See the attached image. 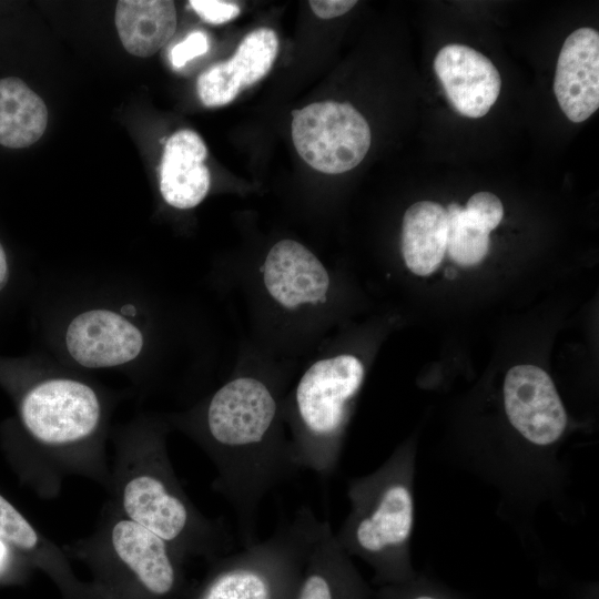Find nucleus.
I'll use <instances>...</instances> for the list:
<instances>
[{
    "mask_svg": "<svg viewBox=\"0 0 599 599\" xmlns=\"http://www.w3.org/2000/svg\"><path fill=\"white\" fill-rule=\"evenodd\" d=\"M278 405L262 380L236 377L212 396L205 425L220 471L217 488L234 512L241 542L257 541L263 499L300 470L291 444L276 436Z\"/></svg>",
    "mask_w": 599,
    "mask_h": 599,
    "instance_id": "obj_1",
    "label": "nucleus"
},
{
    "mask_svg": "<svg viewBox=\"0 0 599 599\" xmlns=\"http://www.w3.org/2000/svg\"><path fill=\"white\" fill-rule=\"evenodd\" d=\"M409 458L396 455L374 474L352 479L351 511L335 534L348 556L365 560L379 586L398 583L414 575L407 545L414 524Z\"/></svg>",
    "mask_w": 599,
    "mask_h": 599,
    "instance_id": "obj_2",
    "label": "nucleus"
},
{
    "mask_svg": "<svg viewBox=\"0 0 599 599\" xmlns=\"http://www.w3.org/2000/svg\"><path fill=\"white\" fill-rule=\"evenodd\" d=\"M364 379L361 361L347 354L314 363L295 393L297 433L291 444L295 464L328 479L337 468L349 403Z\"/></svg>",
    "mask_w": 599,
    "mask_h": 599,
    "instance_id": "obj_3",
    "label": "nucleus"
},
{
    "mask_svg": "<svg viewBox=\"0 0 599 599\" xmlns=\"http://www.w3.org/2000/svg\"><path fill=\"white\" fill-rule=\"evenodd\" d=\"M317 520L301 507L268 538L223 559L197 599H293Z\"/></svg>",
    "mask_w": 599,
    "mask_h": 599,
    "instance_id": "obj_4",
    "label": "nucleus"
},
{
    "mask_svg": "<svg viewBox=\"0 0 599 599\" xmlns=\"http://www.w3.org/2000/svg\"><path fill=\"white\" fill-rule=\"evenodd\" d=\"M292 140L313 169L339 174L356 167L369 150L365 118L349 103L324 101L292 112Z\"/></svg>",
    "mask_w": 599,
    "mask_h": 599,
    "instance_id": "obj_5",
    "label": "nucleus"
},
{
    "mask_svg": "<svg viewBox=\"0 0 599 599\" xmlns=\"http://www.w3.org/2000/svg\"><path fill=\"white\" fill-rule=\"evenodd\" d=\"M123 509L129 519L170 545H189L202 551L226 549L230 539L219 527L199 520L192 507L165 477L142 474L123 490Z\"/></svg>",
    "mask_w": 599,
    "mask_h": 599,
    "instance_id": "obj_6",
    "label": "nucleus"
},
{
    "mask_svg": "<svg viewBox=\"0 0 599 599\" xmlns=\"http://www.w3.org/2000/svg\"><path fill=\"white\" fill-rule=\"evenodd\" d=\"M26 429L45 445L62 446L90 436L101 417L94 390L68 378L47 379L28 389L20 403Z\"/></svg>",
    "mask_w": 599,
    "mask_h": 599,
    "instance_id": "obj_7",
    "label": "nucleus"
},
{
    "mask_svg": "<svg viewBox=\"0 0 599 599\" xmlns=\"http://www.w3.org/2000/svg\"><path fill=\"white\" fill-rule=\"evenodd\" d=\"M504 406L512 427L528 441L549 446L567 427V413L550 376L540 367L518 365L504 382Z\"/></svg>",
    "mask_w": 599,
    "mask_h": 599,
    "instance_id": "obj_8",
    "label": "nucleus"
},
{
    "mask_svg": "<svg viewBox=\"0 0 599 599\" xmlns=\"http://www.w3.org/2000/svg\"><path fill=\"white\" fill-rule=\"evenodd\" d=\"M65 346L81 366L113 367L133 361L140 354L143 336L122 315L98 308L83 312L70 322Z\"/></svg>",
    "mask_w": 599,
    "mask_h": 599,
    "instance_id": "obj_9",
    "label": "nucleus"
},
{
    "mask_svg": "<svg viewBox=\"0 0 599 599\" xmlns=\"http://www.w3.org/2000/svg\"><path fill=\"white\" fill-rule=\"evenodd\" d=\"M434 70L450 104L464 116H484L499 95L498 70L470 47L457 43L443 47L435 57Z\"/></svg>",
    "mask_w": 599,
    "mask_h": 599,
    "instance_id": "obj_10",
    "label": "nucleus"
},
{
    "mask_svg": "<svg viewBox=\"0 0 599 599\" xmlns=\"http://www.w3.org/2000/svg\"><path fill=\"white\" fill-rule=\"evenodd\" d=\"M373 591L338 546L328 521L317 520L293 599H370Z\"/></svg>",
    "mask_w": 599,
    "mask_h": 599,
    "instance_id": "obj_11",
    "label": "nucleus"
},
{
    "mask_svg": "<svg viewBox=\"0 0 599 599\" xmlns=\"http://www.w3.org/2000/svg\"><path fill=\"white\" fill-rule=\"evenodd\" d=\"M554 91L566 116L575 123L590 118L599 106V33L580 28L560 50Z\"/></svg>",
    "mask_w": 599,
    "mask_h": 599,
    "instance_id": "obj_12",
    "label": "nucleus"
},
{
    "mask_svg": "<svg viewBox=\"0 0 599 599\" xmlns=\"http://www.w3.org/2000/svg\"><path fill=\"white\" fill-rule=\"evenodd\" d=\"M278 39L274 30L260 28L250 32L234 55L211 65L197 78V94L205 106L231 103L245 88L263 79L276 59Z\"/></svg>",
    "mask_w": 599,
    "mask_h": 599,
    "instance_id": "obj_13",
    "label": "nucleus"
},
{
    "mask_svg": "<svg viewBox=\"0 0 599 599\" xmlns=\"http://www.w3.org/2000/svg\"><path fill=\"white\" fill-rule=\"evenodd\" d=\"M263 281L268 294L288 309L324 303L329 287L321 261L294 240H282L271 247L263 265Z\"/></svg>",
    "mask_w": 599,
    "mask_h": 599,
    "instance_id": "obj_14",
    "label": "nucleus"
},
{
    "mask_svg": "<svg viewBox=\"0 0 599 599\" xmlns=\"http://www.w3.org/2000/svg\"><path fill=\"white\" fill-rule=\"evenodd\" d=\"M206 155V145L194 131L180 130L169 138L160 167V191L167 204L185 210L203 201L211 183Z\"/></svg>",
    "mask_w": 599,
    "mask_h": 599,
    "instance_id": "obj_15",
    "label": "nucleus"
},
{
    "mask_svg": "<svg viewBox=\"0 0 599 599\" xmlns=\"http://www.w3.org/2000/svg\"><path fill=\"white\" fill-rule=\"evenodd\" d=\"M111 541L116 556L150 593L163 597L173 591L176 568L169 545L163 539L124 519L113 526Z\"/></svg>",
    "mask_w": 599,
    "mask_h": 599,
    "instance_id": "obj_16",
    "label": "nucleus"
},
{
    "mask_svg": "<svg viewBox=\"0 0 599 599\" xmlns=\"http://www.w3.org/2000/svg\"><path fill=\"white\" fill-rule=\"evenodd\" d=\"M114 21L124 49L148 58L174 34L176 10L170 0H121L116 3Z\"/></svg>",
    "mask_w": 599,
    "mask_h": 599,
    "instance_id": "obj_17",
    "label": "nucleus"
},
{
    "mask_svg": "<svg viewBox=\"0 0 599 599\" xmlns=\"http://www.w3.org/2000/svg\"><path fill=\"white\" fill-rule=\"evenodd\" d=\"M447 211L432 201L407 209L402 224V253L406 266L418 276H428L440 265L447 245Z\"/></svg>",
    "mask_w": 599,
    "mask_h": 599,
    "instance_id": "obj_18",
    "label": "nucleus"
},
{
    "mask_svg": "<svg viewBox=\"0 0 599 599\" xmlns=\"http://www.w3.org/2000/svg\"><path fill=\"white\" fill-rule=\"evenodd\" d=\"M48 124L43 100L16 77L0 79V144L11 149L35 143Z\"/></svg>",
    "mask_w": 599,
    "mask_h": 599,
    "instance_id": "obj_19",
    "label": "nucleus"
},
{
    "mask_svg": "<svg viewBox=\"0 0 599 599\" xmlns=\"http://www.w3.org/2000/svg\"><path fill=\"white\" fill-rule=\"evenodd\" d=\"M447 245L449 257L460 266L479 264L489 251V233L470 221L458 203H450L447 209Z\"/></svg>",
    "mask_w": 599,
    "mask_h": 599,
    "instance_id": "obj_20",
    "label": "nucleus"
},
{
    "mask_svg": "<svg viewBox=\"0 0 599 599\" xmlns=\"http://www.w3.org/2000/svg\"><path fill=\"white\" fill-rule=\"evenodd\" d=\"M373 597L375 599H461L446 587L415 576L403 582L379 586L373 592Z\"/></svg>",
    "mask_w": 599,
    "mask_h": 599,
    "instance_id": "obj_21",
    "label": "nucleus"
},
{
    "mask_svg": "<svg viewBox=\"0 0 599 599\" xmlns=\"http://www.w3.org/2000/svg\"><path fill=\"white\" fill-rule=\"evenodd\" d=\"M0 540L22 550H32L39 542L38 535L30 522L1 495Z\"/></svg>",
    "mask_w": 599,
    "mask_h": 599,
    "instance_id": "obj_22",
    "label": "nucleus"
},
{
    "mask_svg": "<svg viewBox=\"0 0 599 599\" xmlns=\"http://www.w3.org/2000/svg\"><path fill=\"white\" fill-rule=\"evenodd\" d=\"M466 216L475 224L490 233L504 216L500 200L490 192L475 193L464 207Z\"/></svg>",
    "mask_w": 599,
    "mask_h": 599,
    "instance_id": "obj_23",
    "label": "nucleus"
},
{
    "mask_svg": "<svg viewBox=\"0 0 599 599\" xmlns=\"http://www.w3.org/2000/svg\"><path fill=\"white\" fill-rule=\"evenodd\" d=\"M190 6L200 18L213 24L225 23L240 14V7L229 1L191 0Z\"/></svg>",
    "mask_w": 599,
    "mask_h": 599,
    "instance_id": "obj_24",
    "label": "nucleus"
},
{
    "mask_svg": "<svg viewBox=\"0 0 599 599\" xmlns=\"http://www.w3.org/2000/svg\"><path fill=\"white\" fill-rule=\"evenodd\" d=\"M207 50V35L202 31H194L171 49L170 60L174 68H181L190 60L205 54Z\"/></svg>",
    "mask_w": 599,
    "mask_h": 599,
    "instance_id": "obj_25",
    "label": "nucleus"
},
{
    "mask_svg": "<svg viewBox=\"0 0 599 599\" xmlns=\"http://www.w3.org/2000/svg\"><path fill=\"white\" fill-rule=\"evenodd\" d=\"M309 7L322 19H332L343 16L355 4L354 0H311Z\"/></svg>",
    "mask_w": 599,
    "mask_h": 599,
    "instance_id": "obj_26",
    "label": "nucleus"
},
{
    "mask_svg": "<svg viewBox=\"0 0 599 599\" xmlns=\"http://www.w3.org/2000/svg\"><path fill=\"white\" fill-rule=\"evenodd\" d=\"M9 280V265L2 244L0 243V292L4 288Z\"/></svg>",
    "mask_w": 599,
    "mask_h": 599,
    "instance_id": "obj_27",
    "label": "nucleus"
},
{
    "mask_svg": "<svg viewBox=\"0 0 599 599\" xmlns=\"http://www.w3.org/2000/svg\"><path fill=\"white\" fill-rule=\"evenodd\" d=\"M1 555H2V551H1V546H0V558H1Z\"/></svg>",
    "mask_w": 599,
    "mask_h": 599,
    "instance_id": "obj_28",
    "label": "nucleus"
}]
</instances>
